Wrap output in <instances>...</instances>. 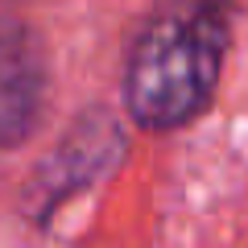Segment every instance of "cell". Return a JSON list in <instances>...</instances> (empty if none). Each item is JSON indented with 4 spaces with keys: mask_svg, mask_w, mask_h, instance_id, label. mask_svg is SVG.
I'll return each instance as SVG.
<instances>
[{
    "mask_svg": "<svg viewBox=\"0 0 248 248\" xmlns=\"http://www.w3.org/2000/svg\"><path fill=\"white\" fill-rule=\"evenodd\" d=\"M228 42V0H161L124 66L128 116L149 133L190 124L215 95Z\"/></svg>",
    "mask_w": 248,
    "mask_h": 248,
    "instance_id": "6da1fadb",
    "label": "cell"
},
{
    "mask_svg": "<svg viewBox=\"0 0 248 248\" xmlns=\"http://www.w3.org/2000/svg\"><path fill=\"white\" fill-rule=\"evenodd\" d=\"M46 104V54L25 25L0 21V149L33 133Z\"/></svg>",
    "mask_w": 248,
    "mask_h": 248,
    "instance_id": "7a4b0ae2",
    "label": "cell"
}]
</instances>
